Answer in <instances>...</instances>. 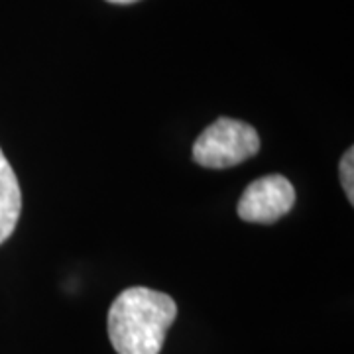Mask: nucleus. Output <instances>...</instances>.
I'll use <instances>...</instances> for the list:
<instances>
[{"label": "nucleus", "instance_id": "f257e3e1", "mask_svg": "<svg viewBox=\"0 0 354 354\" xmlns=\"http://www.w3.org/2000/svg\"><path fill=\"white\" fill-rule=\"evenodd\" d=\"M176 317L177 305L167 293L128 288L109 309L111 344L118 354H160Z\"/></svg>", "mask_w": 354, "mask_h": 354}, {"label": "nucleus", "instance_id": "f03ea898", "mask_svg": "<svg viewBox=\"0 0 354 354\" xmlns=\"http://www.w3.org/2000/svg\"><path fill=\"white\" fill-rule=\"evenodd\" d=\"M260 136L250 124L234 118H218L207 127L193 144V160L209 169H227L254 158Z\"/></svg>", "mask_w": 354, "mask_h": 354}, {"label": "nucleus", "instance_id": "7ed1b4c3", "mask_svg": "<svg viewBox=\"0 0 354 354\" xmlns=\"http://www.w3.org/2000/svg\"><path fill=\"white\" fill-rule=\"evenodd\" d=\"M295 205V187L288 177L272 174L252 181L239 201V216L244 223L272 225L288 215Z\"/></svg>", "mask_w": 354, "mask_h": 354}, {"label": "nucleus", "instance_id": "20e7f679", "mask_svg": "<svg viewBox=\"0 0 354 354\" xmlns=\"http://www.w3.org/2000/svg\"><path fill=\"white\" fill-rule=\"evenodd\" d=\"M22 211V191L12 165L0 150V244L10 239Z\"/></svg>", "mask_w": 354, "mask_h": 354}, {"label": "nucleus", "instance_id": "39448f33", "mask_svg": "<svg viewBox=\"0 0 354 354\" xmlns=\"http://www.w3.org/2000/svg\"><path fill=\"white\" fill-rule=\"evenodd\" d=\"M341 183H342V189H344V195H346V199L351 201L353 205L354 201V150L353 148H348L344 156H342L341 160Z\"/></svg>", "mask_w": 354, "mask_h": 354}, {"label": "nucleus", "instance_id": "423d86ee", "mask_svg": "<svg viewBox=\"0 0 354 354\" xmlns=\"http://www.w3.org/2000/svg\"><path fill=\"white\" fill-rule=\"evenodd\" d=\"M106 2H113V4H134L138 0H106Z\"/></svg>", "mask_w": 354, "mask_h": 354}]
</instances>
